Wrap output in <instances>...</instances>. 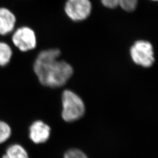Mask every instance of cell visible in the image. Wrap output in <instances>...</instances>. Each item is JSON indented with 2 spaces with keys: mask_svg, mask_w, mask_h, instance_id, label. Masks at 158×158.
<instances>
[{
  "mask_svg": "<svg viewBox=\"0 0 158 158\" xmlns=\"http://www.w3.org/2000/svg\"><path fill=\"white\" fill-rule=\"evenodd\" d=\"M60 51L56 48L40 52L34 63V71L40 83L50 88L65 85L73 74V69L68 62L60 60Z\"/></svg>",
  "mask_w": 158,
  "mask_h": 158,
  "instance_id": "6da1fadb",
  "label": "cell"
},
{
  "mask_svg": "<svg viewBox=\"0 0 158 158\" xmlns=\"http://www.w3.org/2000/svg\"><path fill=\"white\" fill-rule=\"evenodd\" d=\"M62 118L67 123H73L81 118L85 112V102L76 93L70 90L63 92Z\"/></svg>",
  "mask_w": 158,
  "mask_h": 158,
  "instance_id": "7a4b0ae2",
  "label": "cell"
},
{
  "mask_svg": "<svg viewBox=\"0 0 158 158\" xmlns=\"http://www.w3.org/2000/svg\"><path fill=\"white\" fill-rule=\"evenodd\" d=\"M130 56L136 64L143 68H150L155 62L152 45L145 40L134 42L130 48Z\"/></svg>",
  "mask_w": 158,
  "mask_h": 158,
  "instance_id": "3957f363",
  "label": "cell"
},
{
  "mask_svg": "<svg viewBox=\"0 0 158 158\" xmlns=\"http://www.w3.org/2000/svg\"><path fill=\"white\" fill-rule=\"evenodd\" d=\"M92 5L90 0H67L64 6L66 14L75 22L83 21L90 16Z\"/></svg>",
  "mask_w": 158,
  "mask_h": 158,
  "instance_id": "277c9868",
  "label": "cell"
},
{
  "mask_svg": "<svg viewBox=\"0 0 158 158\" xmlns=\"http://www.w3.org/2000/svg\"><path fill=\"white\" fill-rule=\"evenodd\" d=\"M12 40L14 45L22 52L32 51L37 45L36 34L33 29L28 27L17 29L13 34Z\"/></svg>",
  "mask_w": 158,
  "mask_h": 158,
  "instance_id": "5b68a950",
  "label": "cell"
},
{
  "mask_svg": "<svg viewBox=\"0 0 158 158\" xmlns=\"http://www.w3.org/2000/svg\"><path fill=\"white\" fill-rule=\"evenodd\" d=\"M51 134V127L42 121H36L29 127V138L36 144L45 143Z\"/></svg>",
  "mask_w": 158,
  "mask_h": 158,
  "instance_id": "8992f818",
  "label": "cell"
},
{
  "mask_svg": "<svg viewBox=\"0 0 158 158\" xmlns=\"http://www.w3.org/2000/svg\"><path fill=\"white\" fill-rule=\"evenodd\" d=\"M15 23V15L6 8H0V35L4 36L11 33Z\"/></svg>",
  "mask_w": 158,
  "mask_h": 158,
  "instance_id": "52a82bcc",
  "label": "cell"
},
{
  "mask_svg": "<svg viewBox=\"0 0 158 158\" xmlns=\"http://www.w3.org/2000/svg\"><path fill=\"white\" fill-rule=\"evenodd\" d=\"M2 158H29L27 151L21 145H12L9 147Z\"/></svg>",
  "mask_w": 158,
  "mask_h": 158,
  "instance_id": "ba28073f",
  "label": "cell"
},
{
  "mask_svg": "<svg viewBox=\"0 0 158 158\" xmlns=\"http://www.w3.org/2000/svg\"><path fill=\"white\" fill-rule=\"evenodd\" d=\"M12 51L9 45L3 42H0V66L7 65L11 59Z\"/></svg>",
  "mask_w": 158,
  "mask_h": 158,
  "instance_id": "9c48e42d",
  "label": "cell"
},
{
  "mask_svg": "<svg viewBox=\"0 0 158 158\" xmlns=\"http://www.w3.org/2000/svg\"><path fill=\"white\" fill-rule=\"evenodd\" d=\"M11 130L5 122L0 121V143H4L10 137Z\"/></svg>",
  "mask_w": 158,
  "mask_h": 158,
  "instance_id": "30bf717a",
  "label": "cell"
},
{
  "mask_svg": "<svg viewBox=\"0 0 158 158\" xmlns=\"http://www.w3.org/2000/svg\"><path fill=\"white\" fill-rule=\"evenodd\" d=\"M138 0H119L118 6L125 11L132 12L135 10Z\"/></svg>",
  "mask_w": 158,
  "mask_h": 158,
  "instance_id": "8fae6325",
  "label": "cell"
},
{
  "mask_svg": "<svg viewBox=\"0 0 158 158\" xmlns=\"http://www.w3.org/2000/svg\"><path fill=\"white\" fill-rule=\"evenodd\" d=\"M64 158H89L87 155L81 150L72 148L68 150L64 154Z\"/></svg>",
  "mask_w": 158,
  "mask_h": 158,
  "instance_id": "7c38bea8",
  "label": "cell"
},
{
  "mask_svg": "<svg viewBox=\"0 0 158 158\" xmlns=\"http://www.w3.org/2000/svg\"><path fill=\"white\" fill-rule=\"evenodd\" d=\"M102 4L105 7L114 9L118 6L119 0H100Z\"/></svg>",
  "mask_w": 158,
  "mask_h": 158,
  "instance_id": "4fadbf2b",
  "label": "cell"
},
{
  "mask_svg": "<svg viewBox=\"0 0 158 158\" xmlns=\"http://www.w3.org/2000/svg\"><path fill=\"white\" fill-rule=\"evenodd\" d=\"M151 1H157L158 0H151Z\"/></svg>",
  "mask_w": 158,
  "mask_h": 158,
  "instance_id": "5bb4252c",
  "label": "cell"
}]
</instances>
